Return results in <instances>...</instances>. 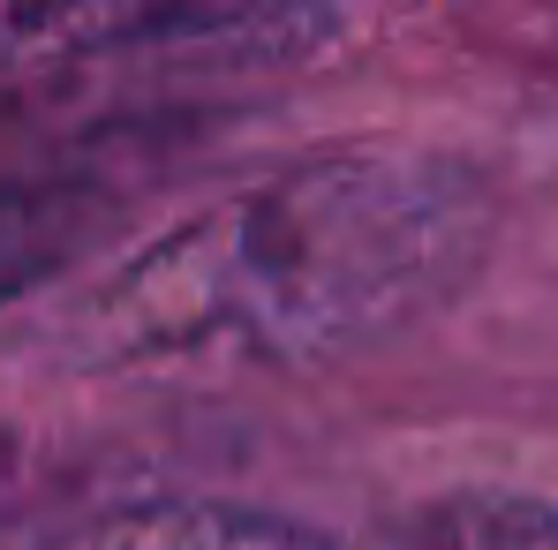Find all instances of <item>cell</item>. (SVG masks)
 <instances>
[{
	"label": "cell",
	"instance_id": "1",
	"mask_svg": "<svg viewBox=\"0 0 558 550\" xmlns=\"http://www.w3.org/2000/svg\"><path fill=\"white\" fill-rule=\"evenodd\" d=\"M490 242L483 182L408 144H348L234 188L98 279L76 363H325L438 309Z\"/></svg>",
	"mask_w": 558,
	"mask_h": 550
},
{
	"label": "cell",
	"instance_id": "2",
	"mask_svg": "<svg viewBox=\"0 0 558 550\" xmlns=\"http://www.w3.org/2000/svg\"><path fill=\"white\" fill-rule=\"evenodd\" d=\"M38 550H332L317 528L257 513V505H219V498H159V505H121L106 521H84Z\"/></svg>",
	"mask_w": 558,
	"mask_h": 550
},
{
	"label": "cell",
	"instance_id": "3",
	"mask_svg": "<svg viewBox=\"0 0 558 550\" xmlns=\"http://www.w3.org/2000/svg\"><path fill=\"white\" fill-rule=\"evenodd\" d=\"M113 188L98 182H0V302L31 294L38 279H53L69 257H84L98 234L113 227Z\"/></svg>",
	"mask_w": 558,
	"mask_h": 550
},
{
	"label": "cell",
	"instance_id": "4",
	"mask_svg": "<svg viewBox=\"0 0 558 550\" xmlns=\"http://www.w3.org/2000/svg\"><path fill=\"white\" fill-rule=\"evenodd\" d=\"M392 550H558V498L536 490H446L400 521Z\"/></svg>",
	"mask_w": 558,
	"mask_h": 550
}]
</instances>
